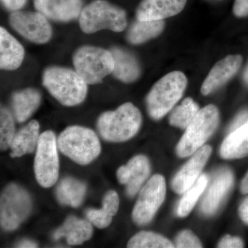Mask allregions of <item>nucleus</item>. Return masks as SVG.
Masks as SVG:
<instances>
[{
    "label": "nucleus",
    "mask_w": 248,
    "mask_h": 248,
    "mask_svg": "<svg viewBox=\"0 0 248 248\" xmlns=\"http://www.w3.org/2000/svg\"><path fill=\"white\" fill-rule=\"evenodd\" d=\"M42 83L50 94L65 107L79 105L87 95L86 81L77 72L68 68H47L42 76Z\"/></svg>",
    "instance_id": "nucleus-1"
},
{
    "label": "nucleus",
    "mask_w": 248,
    "mask_h": 248,
    "mask_svg": "<svg viewBox=\"0 0 248 248\" xmlns=\"http://www.w3.org/2000/svg\"><path fill=\"white\" fill-rule=\"evenodd\" d=\"M142 116L132 103L122 104L114 111H107L99 116L97 122L98 132L109 142H124L133 138L140 130Z\"/></svg>",
    "instance_id": "nucleus-2"
},
{
    "label": "nucleus",
    "mask_w": 248,
    "mask_h": 248,
    "mask_svg": "<svg viewBox=\"0 0 248 248\" xmlns=\"http://www.w3.org/2000/svg\"><path fill=\"white\" fill-rule=\"evenodd\" d=\"M58 148L62 154L79 165H88L102 152L100 141L91 129L71 125L59 135Z\"/></svg>",
    "instance_id": "nucleus-3"
},
{
    "label": "nucleus",
    "mask_w": 248,
    "mask_h": 248,
    "mask_svg": "<svg viewBox=\"0 0 248 248\" xmlns=\"http://www.w3.org/2000/svg\"><path fill=\"white\" fill-rule=\"evenodd\" d=\"M187 78L180 71L171 72L152 88L146 97L147 110L153 120L162 118L182 98Z\"/></svg>",
    "instance_id": "nucleus-4"
},
{
    "label": "nucleus",
    "mask_w": 248,
    "mask_h": 248,
    "mask_svg": "<svg viewBox=\"0 0 248 248\" xmlns=\"http://www.w3.org/2000/svg\"><path fill=\"white\" fill-rule=\"evenodd\" d=\"M79 27L85 33L102 30L122 32L127 27L125 11L104 0H97L84 7L79 18Z\"/></svg>",
    "instance_id": "nucleus-5"
},
{
    "label": "nucleus",
    "mask_w": 248,
    "mask_h": 248,
    "mask_svg": "<svg viewBox=\"0 0 248 248\" xmlns=\"http://www.w3.org/2000/svg\"><path fill=\"white\" fill-rule=\"evenodd\" d=\"M219 122V112L215 106H206L201 109L189 124L177 147L181 157L194 154L215 133Z\"/></svg>",
    "instance_id": "nucleus-6"
},
{
    "label": "nucleus",
    "mask_w": 248,
    "mask_h": 248,
    "mask_svg": "<svg viewBox=\"0 0 248 248\" xmlns=\"http://www.w3.org/2000/svg\"><path fill=\"white\" fill-rule=\"evenodd\" d=\"M73 64L77 73L87 84L100 83L113 72L115 62L110 50L99 47H80L73 55Z\"/></svg>",
    "instance_id": "nucleus-7"
},
{
    "label": "nucleus",
    "mask_w": 248,
    "mask_h": 248,
    "mask_svg": "<svg viewBox=\"0 0 248 248\" xmlns=\"http://www.w3.org/2000/svg\"><path fill=\"white\" fill-rule=\"evenodd\" d=\"M58 140L51 130L41 134L37 143L34 172L40 186L48 188L58 182L60 173V159Z\"/></svg>",
    "instance_id": "nucleus-8"
},
{
    "label": "nucleus",
    "mask_w": 248,
    "mask_h": 248,
    "mask_svg": "<svg viewBox=\"0 0 248 248\" xmlns=\"http://www.w3.org/2000/svg\"><path fill=\"white\" fill-rule=\"evenodd\" d=\"M32 202L27 190L16 184H9L0 197V223L4 231H13L30 215Z\"/></svg>",
    "instance_id": "nucleus-9"
},
{
    "label": "nucleus",
    "mask_w": 248,
    "mask_h": 248,
    "mask_svg": "<svg viewBox=\"0 0 248 248\" xmlns=\"http://www.w3.org/2000/svg\"><path fill=\"white\" fill-rule=\"evenodd\" d=\"M166 195L164 177L161 174H155L140 190L132 213L134 222L139 226L150 223L164 203Z\"/></svg>",
    "instance_id": "nucleus-10"
},
{
    "label": "nucleus",
    "mask_w": 248,
    "mask_h": 248,
    "mask_svg": "<svg viewBox=\"0 0 248 248\" xmlns=\"http://www.w3.org/2000/svg\"><path fill=\"white\" fill-rule=\"evenodd\" d=\"M11 27L24 38L36 44H45L52 37V28L40 12L14 11L10 15Z\"/></svg>",
    "instance_id": "nucleus-11"
},
{
    "label": "nucleus",
    "mask_w": 248,
    "mask_h": 248,
    "mask_svg": "<svg viewBox=\"0 0 248 248\" xmlns=\"http://www.w3.org/2000/svg\"><path fill=\"white\" fill-rule=\"evenodd\" d=\"M234 184V174L231 169H222L215 177L201 203V210L204 215L210 216L216 213L226 198Z\"/></svg>",
    "instance_id": "nucleus-12"
},
{
    "label": "nucleus",
    "mask_w": 248,
    "mask_h": 248,
    "mask_svg": "<svg viewBox=\"0 0 248 248\" xmlns=\"http://www.w3.org/2000/svg\"><path fill=\"white\" fill-rule=\"evenodd\" d=\"M211 153V146H203L183 166L172 179V190L176 193L182 195L195 184Z\"/></svg>",
    "instance_id": "nucleus-13"
},
{
    "label": "nucleus",
    "mask_w": 248,
    "mask_h": 248,
    "mask_svg": "<svg viewBox=\"0 0 248 248\" xmlns=\"http://www.w3.org/2000/svg\"><path fill=\"white\" fill-rule=\"evenodd\" d=\"M36 10L44 16L66 22L79 17L82 11V0H34Z\"/></svg>",
    "instance_id": "nucleus-14"
},
{
    "label": "nucleus",
    "mask_w": 248,
    "mask_h": 248,
    "mask_svg": "<svg viewBox=\"0 0 248 248\" xmlns=\"http://www.w3.org/2000/svg\"><path fill=\"white\" fill-rule=\"evenodd\" d=\"M242 61L241 55H231L217 62L203 81L201 89L202 94L208 95L226 84L239 71Z\"/></svg>",
    "instance_id": "nucleus-15"
},
{
    "label": "nucleus",
    "mask_w": 248,
    "mask_h": 248,
    "mask_svg": "<svg viewBox=\"0 0 248 248\" xmlns=\"http://www.w3.org/2000/svg\"><path fill=\"white\" fill-rule=\"evenodd\" d=\"M187 0H142L136 11L137 19L161 20L182 12Z\"/></svg>",
    "instance_id": "nucleus-16"
},
{
    "label": "nucleus",
    "mask_w": 248,
    "mask_h": 248,
    "mask_svg": "<svg viewBox=\"0 0 248 248\" xmlns=\"http://www.w3.org/2000/svg\"><path fill=\"white\" fill-rule=\"evenodd\" d=\"M93 234L92 223L89 220L70 216L65 220L63 225L55 232L53 238L55 240H59L65 237L68 244L78 246L91 239Z\"/></svg>",
    "instance_id": "nucleus-17"
},
{
    "label": "nucleus",
    "mask_w": 248,
    "mask_h": 248,
    "mask_svg": "<svg viewBox=\"0 0 248 248\" xmlns=\"http://www.w3.org/2000/svg\"><path fill=\"white\" fill-rule=\"evenodd\" d=\"M24 49L22 45L4 28L0 29V67L6 71H14L22 64Z\"/></svg>",
    "instance_id": "nucleus-18"
},
{
    "label": "nucleus",
    "mask_w": 248,
    "mask_h": 248,
    "mask_svg": "<svg viewBox=\"0 0 248 248\" xmlns=\"http://www.w3.org/2000/svg\"><path fill=\"white\" fill-rule=\"evenodd\" d=\"M110 52L115 62L113 76L125 83L136 81L141 74L140 63L137 58L130 52L118 47L111 48Z\"/></svg>",
    "instance_id": "nucleus-19"
},
{
    "label": "nucleus",
    "mask_w": 248,
    "mask_h": 248,
    "mask_svg": "<svg viewBox=\"0 0 248 248\" xmlns=\"http://www.w3.org/2000/svg\"><path fill=\"white\" fill-rule=\"evenodd\" d=\"M40 128L38 122L32 120L16 134L10 147L11 157H21L35 151L40 137Z\"/></svg>",
    "instance_id": "nucleus-20"
},
{
    "label": "nucleus",
    "mask_w": 248,
    "mask_h": 248,
    "mask_svg": "<svg viewBox=\"0 0 248 248\" xmlns=\"http://www.w3.org/2000/svg\"><path fill=\"white\" fill-rule=\"evenodd\" d=\"M120 203V197L117 192L112 190L108 191L103 198L102 209L91 208L86 210L87 219L99 229L107 228L117 215Z\"/></svg>",
    "instance_id": "nucleus-21"
},
{
    "label": "nucleus",
    "mask_w": 248,
    "mask_h": 248,
    "mask_svg": "<svg viewBox=\"0 0 248 248\" xmlns=\"http://www.w3.org/2000/svg\"><path fill=\"white\" fill-rule=\"evenodd\" d=\"M220 155L225 159H241L248 156V119L244 125L230 133L225 139Z\"/></svg>",
    "instance_id": "nucleus-22"
},
{
    "label": "nucleus",
    "mask_w": 248,
    "mask_h": 248,
    "mask_svg": "<svg viewBox=\"0 0 248 248\" xmlns=\"http://www.w3.org/2000/svg\"><path fill=\"white\" fill-rule=\"evenodd\" d=\"M41 100L40 93L31 88L15 93L12 97V105L17 122L23 123L29 120L40 107Z\"/></svg>",
    "instance_id": "nucleus-23"
},
{
    "label": "nucleus",
    "mask_w": 248,
    "mask_h": 248,
    "mask_svg": "<svg viewBox=\"0 0 248 248\" xmlns=\"http://www.w3.org/2000/svg\"><path fill=\"white\" fill-rule=\"evenodd\" d=\"M126 166L128 169V181L125 185V190L128 197H133L149 177L151 164L148 157L140 155L133 156Z\"/></svg>",
    "instance_id": "nucleus-24"
},
{
    "label": "nucleus",
    "mask_w": 248,
    "mask_h": 248,
    "mask_svg": "<svg viewBox=\"0 0 248 248\" xmlns=\"http://www.w3.org/2000/svg\"><path fill=\"white\" fill-rule=\"evenodd\" d=\"M86 193V184L71 177L62 179L56 191L59 202L73 208H78L82 203Z\"/></svg>",
    "instance_id": "nucleus-25"
},
{
    "label": "nucleus",
    "mask_w": 248,
    "mask_h": 248,
    "mask_svg": "<svg viewBox=\"0 0 248 248\" xmlns=\"http://www.w3.org/2000/svg\"><path fill=\"white\" fill-rule=\"evenodd\" d=\"M164 19L151 21L137 19L129 28L126 38L132 45H140L159 36L164 31Z\"/></svg>",
    "instance_id": "nucleus-26"
},
{
    "label": "nucleus",
    "mask_w": 248,
    "mask_h": 248,
    "mask_svg": "<svg viewBox=\"0 0 248 248\" xmlns=\"http://www.w3.org/2000/svg\"><path fill=\"white\" fill-rule=\"evenodd\" d=\"M208 184V177L206 174L201 175L188 190H186L179 202L177 214L179 217H186L192 211L195 204L200 200L201 196L205 192Z\"/></svg>",
    "instance_id": "nucleus-27"
},
{
    "label": "nucleus",
    "mask_w": 248,
    "mask_h": 248,
    "mask_svg": "<svg viewBox=\"0 0 248 248\" xmlns=\"http://www.w3.org/2000/svg\"><path fill=\"white\" fill-rule=\"evenodd\" d=\"M200 110L198 104L192 98L187 97L181 105L172 110L169 117L170 124L177 128L186 129Z\"/></svg>",
    "instance_id": "nucleus-28"
},
{
    "label": "nucleus",
    "mask_w": 248,
    "mask_h": 248,
    "mask_svg": "<svg viewBox=\"0 0 248 248\" xmlns=\"http://www.w3.org/2000/svg\"><path fill=\"white\" fill-rule=\"evenodd\" d=\"M127 247L130 248H174L170 240L152 232L141 231L129 240Z\"/></svg>",
    "instance_id": "nucleus-29"
},
{
    "label": "nucleus",
    "mask_w": 248,
    "mask_h": 248,
    "mask_svg": "<svg viewBox=\"0 0 248 248\" xmlns=\"http://www.w3.org/2000/svg\"><path fill=\"white\" fill-rule=\"evenodd\" d=\"M14 118L9 110L1 107L0 112V148L5 151L11 147L15 135Z\"/></svg>",
    "instance_id": "nucleus-30"
},
{
    "label": "nucleus",
    "mask_w": 248,
    "mask_h": 248,
    "mask_svg": "<svg viewBox=\"0 0 248 248\" xmlns=\"http://www.w3.org/2000/svg\"><path fill=\"white\" fill-rule=\"evenodd\" d=\"M174 246L178 248H203L199 238L189 230L183 231L177 235Z\"/></svg>",
    "instance_id": "nucleus-31"
},
{
    "label": "nucleus",
    "mask_w": 248,
    "mask_h": 248,
    "mask_svg": "<svg viewBox=\"0 0 248 248\" xmlns=\"http://www.w3.org/2000/svg\"><path fill=\"white\" fill-rule=\"evenodd\" d=\"M244 247V241L236 236L226 235L218 243L217 248H241Z\"/></svg>",
    "instance_id": "nucleus-32"
},
{
    "label": "nucleus",
    "mask_w": 248,
    "mask_h": 248,
    "mask_svg": "<svg viewBox=\"0 0 248 248\" xmlns=\"http://www.w3.org/2000/svg\"><path fill=\"white\" fill-rule=\"evenodd\" d=\"M233 13L236 17H243L248 16V0H235Z\"/></svg>",
    "instance_id": "nucleus-33"
},
{
    "label": "nucleus",
    "mask_w": 248,
    "mask_h": 248,
    "mask_svg": "<svg viewBox=\"0 0 248 248\" xmlns=\"http://www.w3.org/2000/svg\"><path fill=\"white\" fill-rule=\"evenodd\" d=\"M6 9L11 11H17L25 6L27 0H1Z\"/></svg>",
    "instance_id": "nucleus-34"
},
{
    "label": "nucleus",
    "mask_w": 248,
    "mask_h": 248,
    "mask_svg": "<svg viewBox=\"0 0 248 248\" xmlns=\"http://www.w3.org/2000/svg\"><path fill=\"white\" fill-rule=\"evenodd\" d=\"M248 119V111L244 110L243 112H240L239 115L236 116V118L233 121L232 123L231 127H230V133L234 131L236 129L239 128L241 125H244Z\"/></svg>",
    "instance_id": "nucleus-35"
},
{
    "label": "nucleus",
    "mask_w": 248,
    "mask_h": 248,
    "mask_svg": "<svg viewBox=\"0 0 248 248\" xmlns=\"http://www.w3.org/2000/svg\"><path fill=\"white\" fill-rule=\"evenodd\" d=\"M240 218L248 225V197L245 199L239 208Z\"/></svg>",
    "instance_id": "nucleus-36"
},
{
    "label": "nucleus",
    "mask_w": 248,
    "mask_h": 248,
    "mask_svg": "<svg viewBox=\"0 0 248 248\" xmlns=\"http://www.w3.org/2000/svg\"><path fill=\"white\" fill-rule=\"evenodd\" d=\"M240 189H241V193L244 195L248 194V171L241 182Z\"/></svg>",
    "instance_id": "nucleus-37"
},
{
    "label": "nucleus",
    "mask_w": 248,
    "mask_h": 248,
    "mask_svg": "<svg viewBox=\"0 0 248 248\" xmlns=\"http://www.w3.org/2000/svg\"><path fill=\"white\" fill-rule=\"evenodd\" d=\"M18 248H37V245L33 241H24L17 246Z\"/></svg>",
    "instance_id": "nucleus-38"
},
{
    "label": "nucleus",
    "mask_w": 248,
    "mask_h": 248,
    "mask_svg": "<svg viewBox=\"0 0 248 248\" xmlns=\"http://www.w3.org/2000/svg\"><path fill=\"white\" fill-rule=\"evenodd\" d=\"M244 79L245 82H246L248 86V65L247 68H246V71L244 72Z\"/></svg>",
    "instance_id": "nucleus-39"
}]
</instances>
